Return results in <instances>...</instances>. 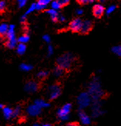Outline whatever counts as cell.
<instances>
[{"instance_id": "6da1fadb", "label": "cell", "mask_w": 121, "mask_h": 126, "mask_svg": "<svg viewBox=\"0 0 121 126\" xmlns=\"http://www.w3.org/2000/svg\"><path fill=\"white\" fill-rule=\"evenodd\" d=\"M80 61V59L78 55L70 52H65L56 60L55 65L62 67L65 72H67L71 70L73 67H76Z\"/></svg>"}, {"instance_id": "7a4b0ae2", "label": "cell", "mask_w": 121, "mask_h": 126, "mask_svg": "<svg viewBox=\"0 0 121 126\" xmlns=\"http://www.w3.org/2000/svg\"><path fill=\"white\" fill-rule=\"evenodd\" d=\"M72 110V105L69 103L65 104V105L58 109L57 111V115L59 120H61L63 122L68 121L69 118V113Z\"/></svg>"}, {"instance_id": "3957f363", "label": "cell", "mask_w": 121, "mask_h": 126, "mask_svg": "<svg viewBox=\"0 0 121 126\" xmlns=\"http://www.w3.org/2000/svg\"><path fill=\"white\" fill-rule=\"evenodd\" d=\"M91 96L90 95V94L86 92L82 93L77 97V103L80 109H84L88 106H90V105L91 104Z\"/></svg>"}, {"instance_id": "277c9868", "label": "cell", "mask_w": 121, "mask_h": 126, "mask_svg": "<svg viewBox=\"0 0 121 126\" xmlns=\"http://www.w3.org/2000/svg\"><path fill=\"white\" fill-rule=\"evenodd\" d=\"M82 19L80 17L73 18L72 20L69 22V23L67 27V30L71 31L72 33H78L80 31L81 26H82Z\"/></svg>"}, {"instance_id": "5b68a950", "label": "cell", "mask_w": 121, "mask_h": 126, "mask_svg": "<svg viewBox=\"0 0 121 126\" xmlns=\"http://www.w3.org/2000/svg\"><path fill=\"white\" fill-rule=\"evenodd\" d=\"M94 22L90 20V19H85V20H82V26H81V29L80 31L79 32L80 35H88L90 32L93 30L94 28Z\"/></svg>"}, {"instance_id": "8992f818", "label": "cell", "mask_w": 121, "mask_h": 126, "mask_svg": "<svg viewBox=\"0 0 121 126\" xmlns=\"http://www.w3.org/2000/svg\"><path fill=\"white\" fill-rule=\"evenodd\" d=\"M62 89L59 84L56 83L48 88V97L50 100H54L61 94Z\"/></svg>"}, {"instance_id": "52a82bcc", "label": "cell", "mask_w": 121, "mask_h": 126, "mask_svg": "<svg viewBox=\"0 0 121 126\" xmlns=\"http://www.w3.org/2000/svg\"><path fill=\"white\" fill-rule=\"evenodd\" d=\"M105 11H106V8L100 4H96L92 8V13L93 16L96 19H101L103 16Z\"/></svg>"}, {"instance_id": "ba28073f", "label": "cell", "mask_w": 121, "mask_h": 126, "mask_svg": "<svg viewBox=\"0 0 121 126\" xmlns=\"http://www.w3.org/2000/svg\"><path fill=\"white\" fill-rule=\"evenodd\" d=\"M42 109L38 107L35 104H32L27 107L26 108V113L28 114L29 116L31 117H37L41 114Z\"/></svg>"}, {"instance_id": "9c48e42d", "label": "cell", "mask_w": 121, "mask_h": 126, "mask_svg": "<svg viewBox=\"0 0 121 126\" xmlns=\"http://www.w3.org/2000/svg\"><path fill=\"white\" fill-rule=\"evenodd\" d=\"M103 110L101 109V105L98 101H96L92 107V116L93 118H98L104 114Z\"/></svg>"}, {"instance_id": "30bf717a", "label": "cell", "mask_w": 121, "mask_h": 126, "mask_svg": "<svg viewBox=\"0 0 121 126\" xmlns=\"http://www.w3.org/2000/svg\"><path fill=\"white\" fill-rule=\"evenodd\" d=\"M39 83L36 80H29L25 85V91L28 93H35L39 90Z\"/></svg>"}, {"instance_id": "8fae6325", "label": "cell", "mask_w": 121, "mask_h": 126, "mask_svg": "<svg viewBox=\"0 0 121 126\" xmlns=\"http://www.w3.org/2000/svg\"><path fill=\"white\" fill-rule=\"evenodd\" d=\"M79 118L80 122L84 125H89L91 123V118L88 114H86L83 110L80 109L79 111Z\"/></svg>"}, {"instance_id": "7c38bea8", "label": "cell", "mask_w": 121, "mask_h": 126, "mask_svg": "<svg viewBox=\"0 0 121 126\" xmlns=\"http://www.w3.org/2000/svg\"><path fill=\"white\" fill-rule=\"evenodd\" d=\"M9 28V27L6 23H2L0 25V40H4L6 39Z\"/></svg>"}, {"instance_id": "4fadbf2b", "label": "cell", "mask_w": 121, "mask_h": 126, "mask_svg": "<svg viewBox=\"0 0 121 126\" xmlns=\"http://www.w3.org/2000/svg\"><path fill=\"white\" fill-rule=\"evenodd\" d=\"M3 116L5 119L9 120L13 118V109L9 107H3L2 108Z\"/></svg>"}, {"instance_id": "5bb4252c", "label": "cell", "mask_w": 121, "mask_h": 126, "mask_svg": "<svg viewBox=\"0 0 121 126\" xmlns=\"http://www.w3.org/2000/svg\"><path fill=\"white\" fill-rule=\"evenodd\" d=\"M4 46L9 49H14L16 46V40L14 37L8 38L7 41L4 43Z\"/></svg>"}, {"instance_id": "9a60e30c", "label": "cell", "mask_w": 121, "mask_h": 126, "mask_svg": "<svg viewBox=\"0 0 121 126\" xmlns=\"http://www.w3.org/2000/svg\"><path fill=\"white\" fill-rule=\"evenodd\" d=\"M34 104H35V105H36L39 108H40L41 109L46 108L49 107V103L46 101L45 100H43V99H37V100L35 101Z\"/></svg>"}, {"instance_id": "2e32d148", "label": "cell", "mask_w": 121, "mask_h": 126, "mask_svg": "<svg viewBox=\"0 0 121 126\" xmlns=\"http://www.w3.org/2000/svg\"><path fill=\"white\" fill-rule=\"evenodd\" d=\"M46 12L51 15V19L54 23H58L59 20V14L56 13V11H55L54 9H50V10H46Z\"/></svg>"}, {"instance_id": "e0dca14e", "label": "cell", "mask_w": 121, "mask_h": 126, "mask_svg": "<svg viewBox=\"0 0 121 126\" xmlns=\"http://www.w3.org/2000/svg\"><path fill=\"white\" fill-rule=\"evenodd\" d=\"M64 74H65V70L62 67H59L57 65H55V68L53 70V74L55 76L57 77V78H59V77L63 76Z\"/></svg>"}, {"instance_id": "ac0fdd59", "label": "cell", "mask_w": 121, "mask_h": 126, "mask_svg": "<svg viewBox=\"0 0 121 126\" xmlns=\"http://www.w3.org/2000/svg\"><path fill=\"white\" fill-rule=\"evenodd\" d=\"M54 2L58 5L59 9H63L69 4L70 0H54Z\"/></svg>"}, {"instance_id": "d6986e66", "label": "cell", "mask_w": 121, "mask_h": 126, "mask_svg": "<svg viewBox=\"0 0 121 126\" xmlns=\"http://www.w3.org/2000/svg\"><path fill=\"white\" fill-rule=\"evenodd\" d=\"M7 10V5L5 0H0V15H3Z\"/></svg>"}, {"instance_id": "ffe728a7", "label": "cell", "mask_w": 121, "mask_h": 126, "mask_svg": "<svg viewBox=\"0 0 121 126\" xmlns=\"http://www.w3.org/2000/svg\"><path fill=\"white\" fill-rule=\"evenodd\" d=\"M49 74V72L47 70H41L40 71L39 73L37 74V78H39L40 80H44L46 79V78H48V76Z\"/></svg>"}, {"instance_id": "44dd1931", "label": "cell", "mask_w": 121, "mask_h": 126, "mask_svg": "<svg viewBox=\"0 0 121 126\" xmlns=\"http://www.w3.org/2000/svg\"><path fill=\"white\" fill-rule=\"evenodd\" d=\"M22 108L20 105H17L14 109H13V118H16L18 117L21 114Z\"/></svg>"}, {"instance_id": "7402d4cb", "label": "cell", "mask_w": 121, "mask_h": 126, "mask_svg": "<svg viewBox=\"0 0 121 126\" xmlns=\"http://www.w3.org/2000/svg\"><path fill=\"white\" fill-rule=\"evenodd\" d=\"M25 50H26V46L23 44V43H20L17 47V52L19 54H23L25 52Z\"/></svg>"}, {"instance_id": "603a6c76", "label": "cell", "mask_w": 121, "mask_h": 126, "mask_svg": "<svg viewBox=\"0 0 121 126\" xmlns=\"http://www.w3.org/2000/svg\"><path fill=\"white\" fill-rule=\"evenodd\" d=\"M76 2L80 5H86L90 3H92L93 0H76Z\"/></svg>"}, {"instance_id": "cb8c5ba5", "label": "cell", "mask_w": 121, "mask_h": 126, "mask_svg": "<svg viewBox=\"0 0 121 126\" xmlns=\"http://www.w3.org/2000/svg\"><path fill=\"white\" fill-rule=\"evenodd\" d=\"M52 1V0H37V3L40 6H44Z\"/></svg>"}, {"instance_id": "d4e9b609", "label": "cell", "mask_w": 121, "mask_h": 126, "mask_svg": "<svg viewBox=\"0 0 121 126\" xmlns=\"http://www.w3.org/2000/svg\"><path fill=\"white\" fill-rule=\"evenodd\" d=\"M28 40H29V36L27 35V34H25V35L22 36L19 38V42H20V43H26Z\"/></svg>"}, {"instance_id": "484cf974", "label": "cell", "mask_w": 121, "mask_h": 126, "mask_svg": "<svg viewBox=\"0 0 121 126\" xmlns=\"http://www.w3.org/2000/svg\"><path fill=\"white\" fill-rule=\"evenodd\" d=\"M21 67H22V69L24 70H29L31 69V67H29V66H27V65H22Z\"/></svg>"}, {"instance_id": "4316f807", "label": "cell", "mask_w": 121, "mask_h": 126, "mask_svg": "<svg viewBox=\"0 0 121 126\" xmlns=\"http://www.w3.org/2000/svg\"><path fill=\"white\" fill-rule=\"evenodd\" d=\"M113 51H116V52H117V53L118 54V55H120V47H114Z\"/></svg>"}, {"instance_id": "83f0119b", "label": "cell", "mask_w": 121, "mask_h": 126, "mask_svg": "<svg viewBox=\"0 0 121 126\" xmlns=\"http://www.w3.org/2000/svg\"><path fill=\"white\" fill-rule=\"evenodd\" d=\"M67 126H78V125L75 122H72V123H69Z\"/></svg>"}, {"instance_id": "f1b7e54d", "label": "cell", "mask_w": 121, "mask_h": 126, "mask_svg": "<svg viewBox=\"0 0 121 126\" xmlns=\"http://www.w3.org/2000/svg\"><path fill=\"white\" fill-rule=\"evenodd\" d=\"M96 1L99 3H104V2H107L108 0H96Z\"/></svg>"}, {"instance_id": "f546056e", "label": "cell", "mask_w": 121, "mask_h": 126, "mask_svg": "<svg viewBox=\"0 0 121 126\" xmlns=\"http://www.w3.org/2000/svg\"><path fill=\"white\" fill-rule=\"evenodd\" d=\"M40 126H53V125L51 124H49V123H46V124H43V125H42Z\"/></svg>"}, {"instance_id": "4dcf8cb0", "label": "cell", "mask_w": 121, "mask_h": 126, "mask_svg": "<svg viewBox=\"0 0 121 126\" xmlns=\"http://www.w3.org/2000/svg\"><path fill=\"white\" fill-rule=\"evenodd\" d=\"M32 126H40V124H38V123H36V124H34Z\"/></svg>"}, {"instance_id": "1f68e13d", "label": "cell", "mask_w": 121, "mask_h": 126, "mask_svg": "<svg viewBox=\"0 0 121 126\" xmlns=\"http://www.w3.org/2000/svg\"><path fill=\"white\" fill-rule=\"evenodd\" d=\"M4 106H3V105H2V104H1V103H0V109H2V108H3Z\"/></svg>"}]
</instances>
